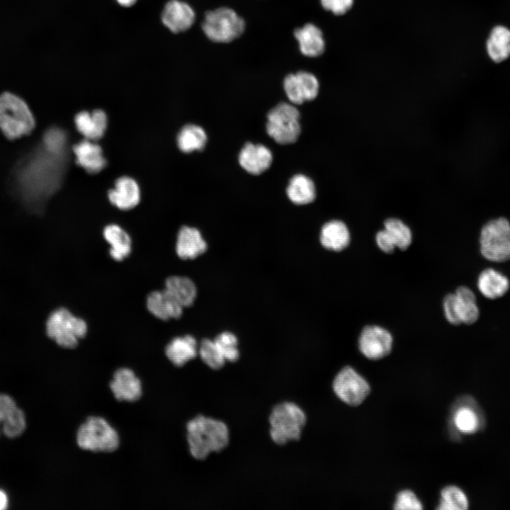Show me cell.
Here are the masks:
<instances>
[{"label":"cell","instance_id":"cell-1","mask_svg":"<svg viewBox=\"0 0 510 510\" xmlns=\"http://www.w3.org/2000/svg\"><path fill=\"white\" fill-rule=\"evenodd\" d=\"M186 429L189 452L195 459L204 460L229 443L228 428L220 420L199 415L188 422Z\"/></svg>","mask_w":510,"mask_h":510},{"label":"cell","instance_id":"cell-12","mask_svg":"<svg viewBox=\"0 0 510 510\" xmlns=\"http://www.w3.org/2000/svg\"><path fill=\"white\" fill-rule=\"evenodd\" d=\"M285 93L294 105L314 100L318 95L319 83L312 73L299 71L288 74L283 80Z\"/></svg>","mask_w":510,"mask_h":510},{"label":"cell","instance_id":"cell-38","mask_svg":"<svg viewBox=\"0 0 510 510\" xmlns=\"http://www.w3.org/2000/svg\"><path fill=\"white\" fill-rule=\"evenodd\" d=\"M322 6L335 15L346 13L353 6V0H319Z\"/></svg>","mask_w":510,"mask_h":510},{"label":"cell","instance_id":"cell-30","mask_svg":"<svg viewBox=\"0 0 510 510\" xmlns=\"http://www.w3.org/2000/svg\"><path fill=\"white\" fill-rule=\"evenodd\" d=\"M454 428L463 434L475 433L480 426V419L476 411L468 404L457 406L452 414Z\"/></svg>","mask_w":510,"mask_h":510},{"label":"cell","instance_id":"cell-23","mask_svg":"<svg viewBox=\"0 0 510 510\" xmlns=\"http://www.w3.org/2000/svg\"><path fill=\"white\" fill-rule=\"evenodd\" d=\"M77 164L87 172L98 173L106 165L103 151L95 141L84 139L73 147Z\"/></svg>","mask_w":510,"mask_h":510},{"label":"cell","instance_id":"cell-28","mask_svg":"<svg viewBox=\"0 0 510 510\" xmlns=\"http://www.w3.org/2000/svg\"><path fill=\"white\" fill-rule=\"evenodd\" d=\"M487 53L490 58L500 62L510 56V30L502 26L494 27L487 41Z\"/></svg>","mask_w":510,"mask_h":510},{"label":"cell","instance_id":"cell-43","mask_svg":"<svg viewBox=\"0 0 510 510\" xmlns=\"http://www.w3.org/2000/svg\"><path fill=\"white\" fill-rule=\"evenodd\" d=\"M0 423H1V421H0Z\"/></svg>","mask_w":510,"mask_h":510},{"label":"cell","instance_id":"cell-42","mask_svg":"<svg viewBox=\"0 0 510 510\" xmlns=\"http://www.w3.org/2000/svg\"><path fill=\"white\" fill-rule=\"evenodd\" d=\"M116 1L120 5L123 6H125V7L131 6L133 4H135V2L137 1V0H116Z\"/></svg>","mask_w":510,"mask_h":510},{"label":"cell","instance_id":"cell-14","mask_svg":"<svg viewBox=\"0 0 510 510\" xmlns=\"http://www.w3.org/2000/svg\"><path fill=\"white\" fill-rule=\"evenodd\" d=\"M207 248V243L197 228L183 225L178 229L175 239V252L181 260H194L204 254Z\"/></svg>","mask_w":510,"mask_h":510},{"label":"cell","instance_id":"cell-11","mask_svg":"<svg viewBox=\"0 0 510 510\" xmlns=\"http://www.w3.org/2000/svg\"><path fill=\"white\" fill-rule=\"evenodd\" d=\"M393 339L385 328L378 325L365 327L358 338V348L368 359L379 360L391 352Z\"/></svg>","mask_w":510,"mask_h":510},{"label":"cell","instance_id":"cell-5","mask_svg":"<svg viewBox=\"0 0 510 510\" xmlns=\"http://www.w3.org/2000/svg\"><path fill=\"white\" fill-rule=\"evenodd\" d=\"M246 27L244 18L231 8L219 7L205 13L202 30L217 43H228L239 38Z\"/></svg>","mask_w":510,"mask_h":510},{"label":"cell","instance_id":"cell-33","mask_svg":"<svg viewBox=\"0 0 510 510\" xmlns=\"http://www.w3.org/2000/svg\"><path fill=\"white\" fill-rule=\"evenodd\" d=\"M198 354L203 362L214 370L222 368L226 361L214 340L209 339H204L200 341Z\"/></svg>","mask_w":510,"mask_h":510},{"label":"cell","instance_id":"cell-3","mask_svg":"<svg viewBox=\"0 0 510 510\" xmlns=\"http://www.w3.org/2000/svg\"><path fill=\"white\" fill-rule=\"evenodd\" d=\"M35 125L34 115L23 98L8 91L0 94V130L6 139L28 136Z\"/></svg>","mask_w":510,"mask_h":510},{"label":"cell","instance_id":"cell-2","mask_svg":"<svg viewBox=\"0 0 510 510\" xmlns=\"http://www.w3.org/2000/svg\"><path fill=\"white\" fill-rule=\"evenodd\" d=\"M47 337L57 346L72 350L76 348L88 332V324L81 317L64 306L52 310L45 323Z\"/></svg>","mask_w":510,"mask_h":510},{"label":"cell","instance_id":"cell-26","mask_svg":"<svg viewBox=\"0 0 510 510\" xmlns=\"http://www.w3.org/2000/svg\"><path fill=\"white\" fill-rule=\"evenodd\" d=\"M321 244L327 249L340 251L346 249L351 241L347 225L341 220H332L322 227L319 235Z\"/></svg>","mask_w":510,"mask_h":510},{"label":"cell","instance_id":"cell-29","mask_svg":"<svg viewBox=\"0 0 510 510\" xmlns=\"http://www.w3.org/2000/svg\"><path fill=\"white\" fill-rule=\"evenodd\" d=\"M177 145L181 151L190 153L193 151L202 150L207 142V135L200 126L188 124L183 126L179 131Z\"/></svg>","mask_w":510,"mask_h":510},{"label":"cell","instance_id":"cell-34","mask_svg":"<svg viewBox=\"0 0 510 510\" xmlns=\"http://www.w3.org/2000/svg\"><path fill=\"white\" fill-rule=\"evenodd\" d=\"M214 341L225 361L235 362L238 360V341L234 334L229 332H222L215 338Z\"/></svg>","mask_w":510,"mask_h":510},{"label":"cell","instance_id":"cell-36","mask_svg":"<svg viewBox=\"0 0 510 510\" xmlns=\"http://www.w3.org/2000/svg\"><path fill=\"white\" fill-rule=\"evenodd\" d=\"M44 142L50 153L61 154L65 147L67 136L62 130L52 128L45 133Z\"/></svg>","mask_w":510,"mask_h":510},{"label":"cell","instance_id":"cell-35","mask_svg":"<svg viewBox=\"0 0 510 510\" xmlns=\"http://www.w3.org/2000/svg\"><path fill=\"white\" fill-rule=\"evenodd\" d=\"M2 423L3 432L9 438L21 436L26 426L24 414L18 407Z\"/></svg>","mask_w":510,"mask_h":510},{"label":"cell","instance_id":"cell-39","mask_svg":"<svg viewBox=\"0 0 510 510\" xmlns=\"http://www.w3.org/2000/svg\"><path fill=\"white\" fill-rule=\"evenodd\" d=\"M375 242L379 249L387 254L392 253L396 248L393 241L384 229L377 232Z\"/></svg>","mask_w":510,"mask_h":510},{"label":"cell","instance_id":"cell-8","mask_svg":"<svg viewBox=\"0 0 510 510\" xmlns=\"http://www.w3.org/2000/svg\"><path fill=\"white\" fill-rule=\"evenodd\" d=\"M300 118L294 104L279 103L267 114L266 132L278 144L294 143L301 131Z\"/></svg>","mask_w":510,"mask_h":510},{"label":"cell","instance_id":"cell-24","mask_svg":"<svg viewBox=\"0 0 510 510\" xmlns=\"http://www.w3.org/2000/svg\"><path fill=\"white\" fill-rule=\"evenodd\" d=\"M74 123L78 132L85 139L96 141L104 135L108 118L106 113L100 109L91 113L81 111L75 115Z\"/></svg>","mask_w":510,"mask_h":510},{"label":"cell","instance_id":"cell-16","mask_svg":"<svg viewBox=\"0 0 510 510\" xmlns=\"http://www.w3.org/2000/svg\"><path fill=\"white\" fill-rule=\"evenodd\" d=\"M102 236L108 245V254L116 262L130 256L132 250V239L128 231L117 222H109L102 230Z\"/></svg>","mask_w":510,"mask_h":510},{"label":"cell","instance_id":"cell-25","mask_svg":"<svg viewBox=\"0 0 510 510\" xmlns=\"http://www.w3.org/2000/svg\"><path fill=\"white\" fill-rule=\"evenodd\" d=\"M477 285L486 298L494 300L504 296L509 290L510 281L503 273L492 268H486L478 276Z\"/></svg>","mask_w":510,"mask_h":510},{"label":"cell","instance_id":"cell-40","mask_svg":"<svg viewBox=\"0 0 510 510\" xmlns=\"http://www.w3.org/2000/svg\"><path fill=\"white\" fill-rule=\"evenodd\" d=\"M16 407L14 400L10 396L0 394V421L3 422Z\"/></svg>","mask_w":510,"mask_h":510},{"label":"cell","instance_id":"cell-15","mask_svg":"<svg viewBox=\"0 0 510 510\" xmlns=\"http://www.w3.org/2000/svg\"><path fill=\"white\" fill-rule=\"evenodd\" d=\"M145 304L148 312L161 321L178 319L183 314L184 308L163 288L150 291Z\"/></svg>","mask_w":510,"mask_h":510},{"label":"cell","instance_id":"cell-18","mask_svg":"<svg viewBox=\"0 0 510 510\" xmlns=\"http://www.w3.org/2000/svg\"><path fill=\"white\" fill-rule=\"evenodd\" d=\"M196 20L193 8L186 2L170 0L162 13V21L171 32L178 33L189 29Z\"/></svg>","mask_w":510,"mask_h":510},{"label":"cell","instance_id":"cell-17","mask_svg":"<svg viewBox=\"0 0 510 510\" xmlns=\"http://www.w3.org/2000/svg\"><path fill=\"white\" fill-rule=\"evenodd\" d=\"M167 361L176 367H182L195 359L198 353V344L191 334L173 336L164 346Z\"/></svg>","mask_w":510,"mask_h":510},{"label":"cell","instance_id":"cell-32","mask_svg":"<svg viewBox=\"0 0 510 510\" xmlns=\"http://www.w3.org/2000/svg\"><path fill=\"white\" fill-rule=\"evenodd\" d=\"M468 507V499L465 493L459 487L450 485L441 490L440 502L437 509L465 510Z\"/></svg>","mask_w":510,"mask_h":510},{"label":"cell","instance_id":"cell-9","mask_svg":"<svg viewBox=\"0 0 510 510\" xmlns=\"http://www.w3.org/2000/svg\"><path fill=\"white\" fill-rule=\"evenodd\" d=\"M443 307L446 319L454 325L472 324L480 317L475 294L466 286H460L454 293L446 295Z\"/></svg>","mask_w":510,"mask_h":510},{"label":"cell","instance_id":"cell-31","mask_svg":"<svg viewBox=\"0 0 510 510\" xmlns=\"http://www.w3.org/2000/svg\"><path fill=\"white\" fill-rule=\"evenodd\" d=\"M393 241L396 247L402 250L407 249L412 241L410 228L401 220L390 217L384 222L383 228Z\"/></svg>","mask_w":510,"mask_h":510},{"label":"cell","instance_id":"cell-7","mask_svg":"<svg viewBox=\"0 0 510 510\" xmlns=\"http://www.w3.org/2000/svg\"><path fill=\"white\" fill-rule=\"evenodd\" d=\"M480 251L482 256L492 262L510 259V222L504 217L488 221L480 234Z\"/></svg>","mask_w":510,"mask_h":510},{"label":"cell","instance_id":"cell-6","mask_svg":"<svg viewBox=\"0 0 510 510\" xmlns=\"http://www.w3.org/2000/svg\"><path fill=\"white\" fill-rule=\"evenodd\" d=\"M76 443L84 450L110 453L119 447L118 434L103 418L90 416L76 432Z\"/></svg>","mask_w":510,"mask_h":510},{"label":"cell","instance_id":"cell-22","mask_svg":"<svg viewBox=\"0 0 510 510\" xmlns=\"http://www.w3.org/2000/svg\"><path fill=\"white\" fill-rule=\"evenodd\" d=\"M294 37L298 42L300 52L308 57H317L325 50V40L321 29L308 23L294 30Z\"/></svg>","mask_w":510,"mask_h":510},{"label":"cell","instance_id":"cell-37","mask_svg":"<svg viewBox=\"0 0 510 510\" xmlns=\"http://www.w3.org/2000/svg\"><path fill=\"white\" fill-rule=\"evenodd\" d=\"M394 509L396 510H421L423 509V506L412 491L405 489L397 494Z\"/></svg>","mask_w":510,"mask_h":510},{"label":"cell","instance_id":"cell-21","mask_svg":"<svg viewBox=\"0 0 510 510\" xmlns=\"http://www.w3.org/2000/svg\"><path fill=\"white\" fill-rule=\"evenodd\" d=\"M163 289L184 309L194 305L198 295V288L195 282L186 275L168 276L164 280Z\"/></svg>","mask_w":510,"mask_h":510},{"label":"cell","instance_id":"cell-13","mask_svg":"<svg viewBox=\"0 0 510 510\" xmlns=\"http://www.w3.org/2000/svg\"><path fill=\"white\" fill-rule=\"evenodd\" d=\"M109 387L118 401L136 402L142 395L140 379L128 367L119 368L114 372Z\"/></svg>","mask_w":510,"mask_h":510},{"label":"cell","instance_id":"cell-19","mask_svg":"<svg viewBox=\"0 0 510 510\" xmlns=\"http://www.w3.org/2000/svg\"><path fill=\"white\" fill-rule=\"evenodd\" d=\"M110 203L116 208L128 211L135 208L140 200V191L137 183L129 176L118 178L114 188L108 192Z\"/></svg>","mask_w":510,"mask_h":510},{"label":"cell","instance_id":"cell-27","mask_svg":"<svg viewBox=\"0 0 510 510\" xmlns=\"http://www.w3.org/2000/svg\"><path fill=\"white\" fill-rule=\"evenodd\" d=\"M288 198L295 204H309L316 198L317 191L313 181L303 174L293 176L286 188Z\"/></svg>","mask_w":510,"mask_h":510},{"label":"cell","instance_id":"cell-4","mask_svg":"<svg viewBox=\"0 0 510 510\" xmlns=\"http://www.w3.org/2000/svg\"><path fill=\"white\" fill-rule=\"evenodd\" d=\"M268 421L271 439L278 445H284L300 438L306 415L295 403L283 402L273 408Z\"/></svg>","mask_w":510,"mask_h":510},{"label":"cell","instance_id":"cell-20","mask_svg":"<svg viewBox=\"0 0 510 510\" xmlns=\"http://www.w3.org/2000/svg\"><path fill=\"white\" fill-rule=\"evenodd\" d=\"M273 160L271 150L261 144L247 142L239 154L240 166L248 173L258 175L268 169Z\"/></svg>","mask_w":510,"mask_h":510},{"label":"cell","instance_id":"cell-10","mask_svg":"<svg viewBox=\"0 0 510 510\" xmlns=\"http://www.w3.org/2000/svg\"><path fill=\"white\" fill-rule=\"evenodd\" d=\"M336 395L350 406L361 404L370 392L368 382L352 367L343 368L333 382Z\"/></svg>","mask_w":510,"mask_h":510},{"label":"cell","instance_id":"cell-41","mask_svg":"<svg viewBox=\"0 0 510 510\" xmlns=\"http://www.w3.org/2000/svg\"><path fill=\"white\" fill-rule=\"evenodd\" d=\"M8 498L6 493L0 489V510H4L7 508Z\"/></svg>","mask_w":510,"mask_h":510}]
</instances>
